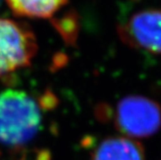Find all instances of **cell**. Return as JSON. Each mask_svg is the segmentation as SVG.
<instances>
[{
  "label": "cell",
  "mask_w": 161,
  "mask_h": 160,
  "mask_svg": "<svg viewBox=\"0 0 161 160\" xmlns=\"http://www.w3.org/2000/svg\"><path fill=\"white\" fill-rule=\"evenodd\" d=\"M37 49L36 37L30 28L0 18V79L28 67Z\"/></svg>",
  "instance_id": "cell-3"
},
{
  "label": "cell",
  "mask_w": 161,
  "mask_h": 160,
  "mask_svg": "<svg viewBox=\"0 0 161 160\" xmlns=\"http://www.w3.org/2000/svg\"><path fill=\"white\" fill-rule=\"evenodd\" d=\"M118 34L131 47L161 55V9L143 10L133 14L119 25Z\"/></svg>",
  "instance_id": "cell-4"
},
{
  "label": "cell",
  "mask_w": 161,
  "mask_h": 160,
  "mask_svg": "<svg viewBox=\"0 0 161 160\" xmlns=\"http://www.w3.org/2000/svg\"><path fill=\"white\" fill-rule=\"evenodd\" d=\"M6 2L16 16L48 19L64 7L68 0H6Z\"/></svg>",
  "instance_id": "cell-6"
},
{
  "label": "cell",
  "mask_w": 161,
  "mask_h": 160,
  "mask_svg": "<svg viewBox=\"0 0 161 160\" xmlns=\"http://www.w3.org/2000/svg\"><path fill=\"white\" fill-rule=\"evenodd\" d=\"M0 2H1V0H0Z\"/></svg>",
  "instance_id": "cell-7"
},
{
  "label": "cell",
  "mask_w": 161,
  "mask_h": 160,
  "mask_svg": "<svg viewBox=\"0 0 161 160\" xmlns=\"http://www.w3.org/2000/svg\"><path fill=\"white\" fill-rule=\"evenodd\" d=\"M92 160H145L142 145L125 137H111L95 149Z\"/></svg>",
  "instance_id": "cell-5"
},
{
  "label": "cell",
  "mask_w": 161,
  "mask_h": 160,
  "mask_svg": "<svg viewBox=\"0 0 161 160\" xmlns=\"http://www.w3.org/2000/svg\"><path fill=\"white\" fill-rule=\"evenodd\" d=\"M38 100L29 93L8 89L0 93V146L21 149L39 133L42 109L53 99Z\"/></svg>",
  "instance_id": "cell-1"
},
{
  "label": "cell",
  "mask_w": 161,
  "mask_h": 160,
  "mask_svg": "<svg viewBox=\"0 0 161 160\" xmlns=\"http://www.w3.org/2000/svg\"><path fill=\"white\" fill-rule=\"evenodd\" d=\"M111 115L115 126L129 137H149L161 127V107L154 100L143 96L122 98Z\"/></svg>",
  "instance_id": "cell-2"
}]
</instances>
